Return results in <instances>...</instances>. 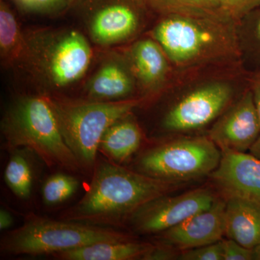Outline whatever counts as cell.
Returning <instances> with one entry per match:
<instances>
[{
	"label": "cell",
	"mask_w": 260,
	"mask_h": 260,
	"mask_svg": "<svg viewBox=\"0 0 260 260\" xmlns=\"http://www.w3.org/2000/svg\"><path fill=\"white\" fill-rule=\"evenodd\" d=\"M172 189V183L133 172L116 162L95 164L88 190L61 220L100 226H119L140 207Z\"/></svg>",
	"instance_id": "obj_1"
},
{
	"label": "cell",
	"mask_w": 260,
	"mask_h": 260,
	"mask_svg": "<svg viewBox=\"0 0 260 260\" xmlns=\"http://www.w3.org/2000/svg\"><path fill=\"white\" fill-rule=\"evenodd\" d=\"M1 130L10 148L28 149L48 167L82 170L65 143L49 97L26 95L15 99L3 116Z\"/></svg>",
	"instance_id": "obj_2"
},
{
	"label": "cell",
	"mask_w": 260,
	"mask_h": 260,
	"mask_svg": "<svg viewBox=\"0 0 260 260\" xmlns=\"http://www.w3.org/2000/svg\"><path fill=\"white\" fill-rule=\"evenodd\" d=\"M132 240L128 234L111 227L55 220L30 213L21 226L2 239V252L13 255L54 254L100 242Z\"/></svg>",
	"instance_id": "obj_3"
},
{
	"label": "cell",
	"mask_w": 260,
	"mask_h": 260,
	"mask_svg": "<svg viewBox=\"0 0 260 260\" xmlns=\"http://www.w3.org/2000/svg\"><path fill=\"white\" fill-rule=\"evenodd\" d=\"M65 143L82 170L93 171L103 135L116 121L129 115L137 99L98 102L49 97Z\"/></svg>",
	"instance_id": "obj_4"
},
{
	"label": "cell",
	"mask_w": 260,
	"mask_h": 260,
	"mask_svg": "<svg viewBox=\"0 0 260 260\" xmlns=\"http://www.w3.org/2000/svg\"><path fill=\"white\" fill-rule=\"evenodd\" d=\"M26 40L25 63L48 88L61 89L73 85L85 74L91 62L90 44L76 30L39 32Z\"/></svg>",
	"instance_id": "obj_5"
},
{
	"label": "cell",
	"mask_w": 260,
	"mask_h": 260,
	"mask_svg": "<svg viewBox=\"0 0 260 260\" xmlns=\"http://www.w3.org/2000/svg\"><path fill=\"white\" fill-rule=\"evenodd\" d=\"M221 157V150L209 136L180 138L147 150L138 159V169L173 184L210 175Z\"/></svg>",
	"instance_id": "obj_6"
},
{
	"label": "cell",
	"mask_w": 260,
	"mask_h": 260,
	"mask_svg": "<svg viewBox=\"0 0 260 260\" xmlns=\"http://www.w3.org/2000/svg\"><path fill=\"white\" fill-rule=\"evenodd\" d=\"M212 18L171 14L153 30L167 57L179 65L189 64L223 50L229 36Z\"/></svg>",
	"instance_id": "obj_7"
},
{
	"label": "cell",
	"mask_w": 260,
	"mask_h": 260,
	"mask_svg": "<svg viewBox=\"0 0 260 260\" xmlns=\"http://www.w3.org/2000/svg\"><path fill=\"white\" fill-rule=\"evenodd\" d=\"M215 200L208 189H195L178 196L162 195L140 207L128 221L140 234H160L208 209Z\"/></svg>",
	"instance_id": "obj_8"
},
{
	"label": "cell",
	"mask_w": 260,
	"mask_h": 260,
	"mask_svg": "<svg viewBox=\"0 0 260 260\" xmlns=\"http://www.w3.org/2000/svg\"><path fill=\"white\" fill-rule=\"evenodd\" d=\"M233 93L232 87L224 82L202 85L169 109L164 116L162 126L167 131L183 133L208 125L229 105Z\"/></svg>",
	"instance_id": "obj_9"
},
{
	"label": "cell",
	"mask_w": 260,
	"mask_h": 260,
	"mask_svg": "<svg viewBox=\"0 0 260 260\" xmlns=\"http://www.w3.org/2000/svg\"><path fill=\"white\" fill-rule=\"evenodd\" d=\"M260 135V120L251 90L224 113L209 137L221 151L246 153Z\"/></svg>",
	"instance_id": "obj_10"
},
{
	"label": "cell",
	"mask_w": 260,
	"mask_h": 260,
	"mask_svg": "<svg viewBox=\"0 0 260 260\" xmlns=\"http://www.w3.org/2000/svg\"><path fill=\"white\" fill-rule=\"evenodd\" d=\"M225 201L216 199L208 209L160 233V240L183 251L220 242L225 235Z\"/></svg>",
	"instance_id": "obj_11"
},
{
	"label": "cell",
	"mask_w": 260,
	"mask_h": 260,
	"mask_svg": "<svg viewBox=\"0 0 260 260\" xmlns=\"http://www.w3.org/2000/svg\"><path fill=\"white\" fill-rule=\"evenodd\" d=\"M221 152L220 164L210 174L214 182L227 198H242L260 206V160L249 153Z\"/></svg>",
	"instance_id": "obj_12"
},
{
	"label": "cell",
	"mask_w": 260,
	"mask_h": 260,
	"mask_svg": "<svg viewBox=\"0 0 260 260\" xmlns=\"http://www.w3.org/2000/svg\"><path fill=\"white\" fill-rule=\"evenodd\" d=\"M138 27L139 17L131 5L121 0H105L93 10L88 31L94 43L109 46L127 40Z\"/></svg>",
	"instance_id": "obj_13"
},
{
	"label": "cell",
	"mask_w": 260,
	"mask_h": 260,
	"mask_svg": "<svg viewBox=\"0 0 260 260\" xmlns=\"http://www.w3.org/2000/svg\"><path fill=\"white\" fill-rule=\"evenodd\" d=\"M133 72L119 59L106 61L89 80L88 99L98 102L124 100L134 91Z\"/></svg>",
	"instance_id": "obj_14"
},
{
	"label": "cell",
	"mask_w": 260,
	"mask_h": 260,
	"mask_svg": "<svg viewBox=\"0 0 260 260\" xmlns=\"http://www.w3.org/2000/svg\"><path fill=\"white\" fill-rule=\"evenodd\" d=\"M225 235L252 249L260 241V206L229 197L225 201Z\"/></svg>",
	"instance_id": "obj_15"
},
{
	"label": "cell",
	"mask_w": 260,
	"mask_h": 260,
	"mask_svg": "<svg viewBox=\"0 0 260 260\" xmlns=\"http://www.w3.org/2000/svg\"><path fill=\"white\" fill-rule=\"evenodd\" d=\"M167 56L154 39L135 43L130 52L133 73L143 88L154 91L165 81L168 72Z\"/></svg>",
	"instance_id": "obj_16"
},
{
	"label": "cell",
	"mask_w": 260,
	"mask_h": 260,
	"mask_svg": "<svg viewBox=\"0 0 260 260\" xmlns=\"http://www.w3.org/2000/svg\"><path fill=\"white\" fill-rule=\"evenodd\" d=\"M153 245L133 240L100 242L53 255L62 260L143 259Z\"/></svg>",
	"instance_id": "obj_17"
},
{
	"label": "cell",
	"mask_w": 260,
	"mask_h": 260,
	"mask_svg": "<svg viewBox=\"0 0 260 260\" xmlns=\"http://www.w3.org/2000/svg\"><path fill=\"white\" fill-rule=\"evenodd\" d=\"M141 141V129L129 114L108 128L103 135L99 150L112 162L121 164L139 149Z\"/></svg>",
	"instance_id": "obj_18"
},
{
	"label": "cell",
	"mask_w": 260,
	"mask_h": 260,
	"mask_svg": "<svg viewBox=\"0 0 260 260\" xmlns=\"http://www.w3.org/2000/svg\"><path fill=\"white\" fill-rule=\"evenodd\" d=\"M0 51L6 64L25 62L28 51L26 37L22 34L15 15L5 3L0 7Z\"/></svg>",
	"instance_id": "obj_19"
},
{
	"label": "cell",
	"mask_w": 260,
	"mask_h": 260,
	"mask_svg": "<svg viewBox=\"0 0 260 260\" xmlns=\"http://www.w3.org/2000/svg\"><path fill=\"white\" fill-rule=\"evenodd\" d=\"M5 181L15 196L20 199L30 198L34 184V174L30 162L20 151H14L5 170Z\"/></svg>",
	"instance_id": "obj_20"
},
{
	"label": "cell",
	"mask_w": 260,
	"mask_h": 260,
	"mask_svg": "<svg viewBox=\"0 0 260 260\" xmlns=\"http://www.w3.org/2000/svg\"><path fill=\"white\" fill-rule=\"evenodd\" d=\"M159 10L171 14L188 15L198 18H212L220 10V0H148Z\"/></svg>",
	"instance_id": "obj_21"
},
{
	"label": "cell",
	"mask_w": 260,
	"mask_h": 260,
	"mask_svg": "<svg viewBox=\"0 0 260 260\" xmlns=\"http://www.w3.org/2000/svg\"><path fill=\"white\" fill-rule=\"evenodd\" d=\"M79 184V181L73 176L54 174L49 177L43 186V200L48 205L60 204L76 192Z\"/></svg>",
	"instance_id": "obj_22"
},
{
	"label": "cell",
	"mask_w": 260,
	"mask_h": 260,
	"mask_svg": "<svg viewBox=\"0 0 260 260\" xmlns=\"http://www.w3.org/2000/svg\"><path fill=\"white\" fill-rule=\"evenodd\" d=\"M177 259L223 260L221 241L185 250L179 254Z\"/></svg>",
	"instance_id": "obj_23"
},
{
	"label": "cell",
	"mask_w": 260,
	"mask_h": 260,
	"mask_svg": "<svg viewBox=\"0 0 260 260\" xmlns=\"http://www.w3.org/2000/svg\"><path fill=\"white\" fill-rule=\"evenodd\" d=\"M24 10L37 13H51L66 8L73 0H17Z\"/></svg>",
	"instance_id": "obj_24"
},
{
	"label": "cell",
	"mask_w": 260,
	"mask_h": 260,
	"mask_svg": "<svg viewBox=\"0 0 260 260\" xmlns=\"http://www.w3.org/2000/svg\"><path fill=\"white\" fill-rule=\"evenodd\" d=\"M220 11L231 18H240L259 6L260 0H220Z\"/></svg>",
	"instance_id": "obj_25"
},
{
	"label": "cell",
	"mask_w": 260,
	"mask_h": 260,
	"mask_svg": "<svg viewBox=\"0 0 260 260\" xmlns=\"http://www.w3.org/2000/svg\"><path fill=\"white\" fill-rule=\"evenodd\" d=\"M223 260H251L253 259L252 249L244 247L240 244L229 239L222 240Z\"/></svg>",
	"instance_id": "obj_26"
},
{
	"label": "cell",
	"mask_w": 260,
	"mask_h": 260,
	"mask_svg": "<svg viewBox=\"0 0 260 260\" xmlns=\"http://www.w3.org/2000/svg\"><path fill=\"white\" fill-rule=\"evenodd\" d=\"M249 47L253 54L260 60V13L248 25Z\"/></svg>",
	"instance_id": "obj_27"
},
{
	"label": "cell",
	"mask_w": 260,
	"mask_h": 260,
	"mask_svg": "<svg viewBox=\"0 0 260 260\" xmlns=\"http://www.w3.org/2000/svg\"><path fill=\"white\" fill-rule=\"evenodd\" d=\"M178 256L175 249L165 245L156 246L150 249L143 257V260H168L177 259Z\"/></svg>",
	"instance_id": "obj_28"
},
{
	"label": "cell",
	"mask_w": 260,
	"mask_h": 260,
	"mask_svg": "<svg viewBox=\"0 0 260 260\" xmlns=\"http://www.w3.org/2000/svg\"><path fill=\"white\" fill-rule=\"evenodd\" d=\"M250 90L260 120V70L254 75L251 80Z\"/></svg>",
	"instance_id": "obj_29"
},
{
	"label": "cell",
	"mask_w": 260,
	"mask_h": 260,
	"mask_svg": "<svg viewBox=\"0 0 260 260\" xmlns=\"http://www.w3.org/2000/svg\"><path fill=\"white\" fill-rule=\"evenodd\" d=\"M13 223V219L9 212L2 209L0 211V229L6 230L11 227Z\"/></svg>",
	"instance_id": "obj_30"
},
{
	"label": "cell",
	"mask_w": 260,
	"mask_h": 260,
	"mask_svg": "<svg viewBox=\"0 0 260 260\" xmlns=\"http://www.w3.org/2000/svg\"><path fill=\"white\" fill-rule=\"evenodd\" d=\"M249 153L260 160V135L254 142V144L251 145V148H249Z\"/></svg>",
	"instance_id": "obj_31"
},
{
	"label": "cell",
	"mask_w": 260,
	"mask_h": 260,
	"mask_svg": "<svg viewBox=\"0 0 260 260\" xmlns=\"http://www.w3.org/2000/svg\"><path fill=\"white\" fill-rule=\"evenodd\" d=\"M253 259L260 260V241L252 249Z\"/></svg>",
	"instance_id": "obj_32"
}]
</instances>
